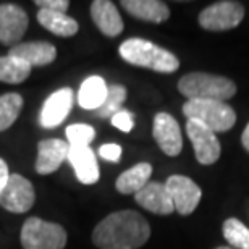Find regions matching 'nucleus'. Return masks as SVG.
<instances>
[{
  "label": "nucleus",
  "mask_w": 249,
  "mask_h": 249,
  "mask_svg": "<svg viewBox=\"0 0 249 249\" xmlns=\"http://www.w3.org/2000/svg\"><path fill=\"white\" fill-rule=\"evenodd\" d=\"M151 236L147 220L136 211H120L107 215L92 231L99 249H138Z\"/></svg>",
  "instance_id": "f257e3e1"
},
{
  "label": "nucleus",
  "mask_w": 249,
  "mask_h": 249,
  "mask_svg": "<svg viewBox=\"0 0 249 249\" xmlns=\"http://www.w3.org/2000/svg\"><path fill=\"white\" fill-rule=\"evenodd\" d=\"M118 53L126 63L157 73H173L180 67V60L170 51L141 37H131L122 42Z\"/></svg>",
  "instance_id": "f03ea898"
},
{
  "label": "nucleus",
  "mask_w": 249,
  "mask_h": 249,
  "mask_svg": "<svg viewBox=\"0 0 249 249\" xmlns=\"http://www.w3.org/2000/svg\"><path fill=\"white\" fill-rule=\"evenodd\" d=\"M178 91L188 101H222L236 94V84L225 76L209 73H189L178 81Z\"/></svg>",
  "instance_id": "7ed1b4c3"
},
{
  "label": "nucleus",
  "mask_w": 249,
  "mask_h": 249,
  "mask_svg": "<svg viewBox=\"0 0 249 249\" xmlns=\"http://www.w3.org/2000/svg\"><path fill=\"white\" fill-rule=\"evenodd\" d=\"M67 238V230L60 223L29 217L21 227L19 241L23 249H65Z\"/></svg>",
  "instance_id": "20e7f679"
},
{
  "label": "nucleus",
  "mask_w": 249,
  "mask_h": 249,
  "mask_svg": "<svg viewBox=\"0 0 249 249\" xmlns=\"http://www.w3.org/2000/svg\"><path fill=\"white\" fill-rule=\"evenodd\" d=\"M183 113L188 120L201 122L213 133L228 131L236 122L235 110L222 101H188L183 106Z\"/></svg>",
  "instance_id": "39448f33"
},
{
  "label": "nucleus",
  "mask_w": 249,
  "mask_h": 249,
  "mask_svg": "<svg viewBox=\"0 0 249 249\" xmlns=\"http://www.w3.org/2000/svg\"><path fill=\"white\" fill-rule=\"evenodd\" d=\"M36 191L33 183L19 173H10L3 189L0 191V206L13 213H24L34 206Z\"/></svg>",
  "instance_id": "423d86ee"
},
{
  "label": "nucleus",
  "mask_w": 249,
  "mask_h": 249,
  "mask_svg": "<svg viewBox=\"0 0 249 249\" xmlns=\"http://www.w3.org/2000/svg\"><path fill=\"white\" fill-rule=\"evenodd\" d=\"M245 18V7L240 2L212 3L199 13V24L207 31H227L236 28Z\"/></svg>",
  "instance_id": "0eeeda50"
},
{
  "label": "nucleus",
  "mask_w": 249,
  "mask_h": 249,
  "mask_svg": "<svg viewBox=\"0 0 249 249\" xmlns=\"http://www.w3.org/2000/svg\"><path fill=\"white\" fill-rule=\"evenodd\" d=\"M186 133L189 141L193 142L194 156L197 162L202 165H212L218 160L222 154L220 142H218L217 134L207 128L206 124L196 120H188L186 123Z\"/></svg>",
  "instance_id": "6e6552de"
},
{
  "label": "nucleus",
  "mask_w": 249,
  "mask_h": 249,
  "mask_svg": "<svg viewBox=\"0 0 249 249\" xmlns=\"http://www.w3.org/2000/svg\"><path fill=\"white\" fill-rule=\"evenodd\" d=\"M165 188L172 197L173 207L181 215H189L196 211L202 191L191 178L185 175H172L165 181Z\"/></svg>",
  "instance_id": "1a4fd4ad"
},
{
  "label": "nucleus",
  "mask_w": 249,
  "mask_h": 249,
  "mask_svg": "<svg viewBox=\"0 0 249 249\" xmlns=\"http://www.w3.org/2000/svg\"><path fill=\"white\" fill-rule=\"evenodd\" d=\"M28 13L17 3L0 5V42L3 46H18L28 29Z\"/></svg>",
  "instance_id": "9d476101"
},
{
  "label": "nucleus",
  "mask_w": 249,
  "mask_h": 249,
  "mask_svg": "<svg viewBox=\"0 0 249 249\" xmlns=\"http://www.w3.org/2000/svg\"><path fill=\"white\" fill-rule=\"evenodd\" d=\"M152 134L163 154H167V156H170V157H177L178 154L181 152V149H183L181 129L178 122L170 113L159 112L157 115L154 117Z\"/></svg>",
  "instance_id": "9b49d317"
},
{
  "label": "nucleus",
  "mask_w": 249,
  "mask_h": 249,
  "mask_svg": "<svg viewBox=\"0 0 249 249\" xmlns=\"http://www.w3.org/2000/svg\"><path fill=\"white\" fill-rule=\"evenodd\" d=\"M74 104V92L71 88H62L52 92L42 104V110L39 122L46 129L57 128L70 115Z\"/></svg>",
  "instance_id": "f8f14e48"
},
{
  "label": "nucleus",
  "mask_w": 249,
  "mask_h": 249,
  "mask_svg": "<svg viewBox=\"0 0 249 249\" xmlns=\"http://www.w3.org/2000/svg\"><path fill=\"white\" fill-rule=\"evenodd\" d=\"M70 144L62 139H42L37 144L36 172L39 175H51L57 172L62 163L68 159Z\"/></svg>",
  "instance_id": "ddd939ff"
},
{
  "label": "nucleus",
  "mask_w": 249,
  "mask_h": 249,
  "mask_svg": "<svg viewBox=\"0 0 249 249\" xmlns=\"http://www.w3.org/2000/svg\"><path fill=\"white\" fill-rule=\"evenodd\" d=\"M134 201L142 209L157 215H168L175 211L165 185L159 181H149L141 191L134 194Z\"/></svg>",
  "instance_id": "4468645a"
},
{
  "label": "nucleus",
  "mask_w": 249,
  "mask_h": 249,
  "mask_svg": "<svg viewBox=\"0 0 249 249\" xmlns=\"http://www.w3.org/2000/svg\"><path fill=\"white\" fill-rule=\"evenodd\" d=\"M8 55L17 57L29 67H46L51 65L57 57V49L51 42L34 41V42H19L18 46L10 47Z\"/></svg>",
  "instance_id": "2eb2a0df"
},
{
  "label": "nucleus",
  "mask_w": 249,
  "mask_h": 249,
  "mask_svg": "<svg viewBox=\"0 0 249 249\" xmlns=\"http://www.w3.org/2000/svg\"><path fill=\"white\" fill-rule=\"evenodd\" d=\"M67 160L71 163L76 178L83 185H94L101 178L96 154L91 147H70Z\"/></svg>",
  "instance_id": "dca6fc26"
},
{
  "label": "nucleus",
  "mask_w": 249,
  "mask_h": 249,
  "mask_svg": "<svg viewBox=\"0 0 249 249\" xmlns=\"http://www.w3.org/2000/svg\"><path fill=\"white\" fill-rule=\"evenodd\" d=\"M91 17L94 24L104 36L117 37L123 31V19L115 3L110 0H96L91 5Z\"/></svg>",
  "instance_id": "f3484780"
},
{
  "label": "nucleus",
  "mask_w": 249,
  "mask_h": 249,
  "mask_svg": "<svg viewBox=\"0 0 249 249\" xmlns=\"http://www.w3.org/2000/svg\"><path fill=\"white\" fill-rule=\"evenodd\" d=\"M122 7L131 17L151 23H163L170 18V8L160 0H123Z\"/></svg>",
  "instance_id": "a211bd4d"
},
{
  "label": "nucleus",
  "mask_w": 249,
  "mask_h": 249,
  "mask_svg": "<svg viewBox=\"0 0 249 249\" xmlns=\"http://www.w3.org/2000/svg\"><path fill=\"white\" fill-rule=\"evenodd\" d=\"M37 21L42 24L47 31H51L55 36L60 37H71L78 33V21L71 17H68L63 12H53V10L39 8Z\"/></svg>",
  "instance_id": "6ab92c4d"
},
{
  "label": "nucleus",
  "mask_w": 249,
  "mask_h": 249,
  "mask_svg": "<svg viewBox=\"0 0 249 249\" xmlns=\"http://www.w3.org/2000/svg\"><path fill=\"white\" fill-rule=\"evenodd\" d=\"M108 86L101 76H89L83 81L78 91V104L84 110L96 112L107 97Z\"/></svg>",
  "instance_id": "aec40b11"
},
{
  "label": "nucleus",
  "mask_w": 249,
  "mask_h": 249,
  "mask_svg": "<svg viewBox=\"0 0 249 249\" xmlns=\"http://www.w3.org/2000/svg\"><path fill=\"white\" fill-rule=\"evenodd\" d=\"M152 175V165L147 162H139L129 170L123 172L120 177L117 178L115 188L118 193L122 194H136L141 191L149 183V178Z\"/></svg>",
  "instance_id": "412c9836"
},
{
  "label": "nucleus",
  "mask_w": 249,
  "mask_h": 249,
  "mask_svg": "<svg viewBox=\"0 0 249 249\" xmlns=\"http://www.w3.org/2000/svg\"><path fill=\"white\" fill-rule=\"evenodd\" d=\"M31 74V67L12 55L0 57V81L8 84H19L26 81Z\"/></svg>",
  "instance_id": "4be33fe9"
},
{
  "label": "nucleus",
  "mask_w": 249,
  "mask_h": 249,
  "mask_svg": "<svg viewBox=\"0 0 249 249\" xmlns=\"http://www.w3.org/2000/svg\"><path fill=\"white\" fill-rule=\"evenodd\" d=\"M23 108V97L18 92H7L0 96V131L8 129L17 122Z\"/></svg>",
  "instance_id": "5701e85b"
},
{
  "label": "nucleus",
  "mask_w": 249,
  "mask_h": 249,
  "mask_svg": "<svg viewBox=\"0 0 249 249\" xmlns=\"http://www.w3.org/2000/svg\"><path fill=\"white\" fill-rule=\"evenodd\" d=\"M126 88L122 84H110L107 91V97L101 107L94 112V115L99 118H112L115 113L122 110V106L126 99Z\"/></svg>",
  "instance_id": "b1692460"
},
{
  "label": "nucleus",
  "mask_w": 249,
  "mask_h": 249,
  "mask_svg": "<svg viewBox=\"0 0 249 249\" xmlns=\"http://www.w3.org/2000/svg\"><path fill=\"white\" fill-rule=\"evenodd\" d=\"M223 236L233 249H249V228L235 217L223 222Z\"/></svg>",
  "instance_id": "393cba45"
},
{
  "label": "nucleus",
  "mask_w": 249,
  "mask_h": 249,
  "mask_svg": "<svg viewBox=\"0 0 249 249\" xmlns=\"http://www.w3.org/2000/svg\"><path fill=\"white\" fill-rule=\"evenodd\" d=\"M70 147H89V144L96 138V129L91 124L74 123L65 129Z\"/></svg>",
  "instance_id": "a878e982"
},
{
  "label": "nucleus",
  "mask_w": 249,
  "mask_h": 249,
  "mask_svg": "<svg viewBox=\"0 0 249 249\" xmlns=\"http://www.w3.org/2000/svg\"><path fill=\"white\" fill-rule=\"evenodd\" d=\"M110 120H112L113 126L118 128L123 133H129L134 128V115L129 110H123L122 108V110L115 113Z\"/></svg>",
  "instance_id": "bb28decb"
},
{
  "label": "nucleus",
  "mask_w": 249,
  "mask_h": 249,
  "mask_svg": "<svg viewBox=\"0 0 249 249\" xmlns=\"http://www.w3.org/2000/svg\"><path fill=\"white\" fill-rule=\"evenodd\" d=\"M99 156L108 162H118L122 157V147L113 142L104 144V146L99 147Z\"/></svg>",
  "instance_id": "cd10ccee"
},
{
  "label": "nucleus",
  "mask_w": 249,
  "mask_h": 249,
  "mask_svg": "<svg viewBox=\"0 0 249 249\" xmlns=\"http://www.w3.org/2000/svg\"><path fill=\"white\" fill-rule=\"evenodd\" d=\"M34 3L41 8L53 10V12H63V13H67V10L70 7L68 0H36Z\"/></svg>",
  "instance_id": "c85d7f7f"
},
{
  "label": "nucleus",
  "mask_w": 249,
  "mask_h": 249,
  "mask_svg": "<svg viewBox=\"0 0 249 249\" xmlns=\"http://www.w3.org/2000/svg\"><path fill=\"white\" fill-rule=\"evenodd\" d=\"M8 177H10V170H8L7 162H5L3 159H0V191L3 189L5 183H7V180H8Z\"/></svg>",
  "instance_id": "c756f323"
},
{
  "label": "nucleus",
  "mask_w": 249,
  "mask_h": 249,
  "mask_svg": "<svg viewBox=\"0 0 249 249\" xmlns=\"http://www.w3.org/2000/svg\"><path fill=\"white\" fill-rule=\"evenodd\" d=\"M241 142L243 146H245V149L249 152V123L246 124L245 131H243V136H241Z\"/></svg>",
  "instance_id": "7c9ffc66"
},
{
  "label": "nucleus",
  "mask_w": 249,
  "mask_h": 249,
  "mask_svg": "<svg viewBox=\"0 0 249 249\" xmlns=\"http://www.w3.org/2000/svg\"><path fill=\"white\" fill-rule=\"evenodd\" d=\"M217 249H233V248H228V246H220V248H217Z\"/></svg>",
  "instance_id": "2f4dec72"
}]
</instances>
